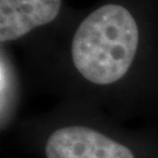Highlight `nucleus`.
I'll list each match as a JSON object with an SVG mask.
<instances>
[{"label":"nucleus","mask_w":158,"mask_h":158,"mask_svg":"<svg viewBox=\"0 0 158 158\" xmlns=\"http://www.w3.org/2000/svg\"><path fill=\"white\" fill-rule=\"evenodd\" d=\"M18 81L14 67L5 55H1V107L0 127L1 134H8L18 122Z\"/></svg>","instance_id":"obj_4"},{"label":"nucleus","mask_w":158,"mask_h":158,"mask_svg":"<svg viewBox=\"0 0 158 158\" xmlns=\"http://www.w3.org/2000/svg\"><path fill=\"white\" fill-rule=\"evenodd\" d=\"M139 32L119 5H104L80 23L70 45V63L85 85L110 90L128 79L136 63Z\"/></svg>","instance_id":"obj_2"},{"label":"nucleus","mask_w":158,"mask_h":158,"mask_svg":"<svg viewBox=\"0 0 158 158\" xmlns=\"http://www.w3.org/2000/svg\"><path fill=\"white\" fill-rule=\"evenodd\" d=\"M93 108H67L18 121L10 131L33 158H158L155 128H127Z\"/></svg>","instance_id":"obj_1"},{"label":"nucleus","mask_w":158,"mask_h":158,"mask_svg":"<svg viewBox=\"0 0 158 158\" xmlns=\"http://www.w3.org/2000/svg\"><path fill=\"white\" fill-rule=\"evenodd\" d=\"M61 0H0V41H14L59 14Z\"/></svg>","instance_id":"obj_3"}]
</instances>
